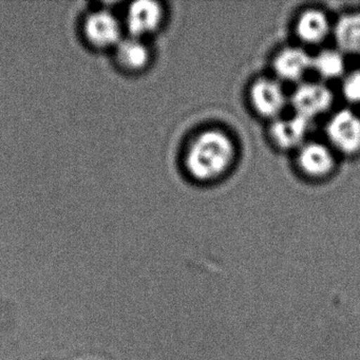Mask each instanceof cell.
<instances>
[{"instance_id": "6", "label": "cell", "mask_w": 360, "mask_h": 360, "mask_svg": "<svg viewBox=\"0 0 360 360\" xmlns=\"http://www.w3.org/2000/svg\"><path fill=\"white\" fill-rule=\"evenodd\" d=\"M164 11L157 1L141 0L131 4L127 11L128 30L132 37L142 39L143 37L153 34L163 22Z\"/></svg>"}, {"instance_id": "7", "label": "cell", "mask_w": 360, "mask_h": 360, "mask_svg": "<svg viewBox=\"0 0 360 360\" xmlns=\"http://www.w3.org/2000/svg\"><path fill=\"white\" fill-rule=\"evenodd\" d=\"M297 165L305 176L322 179L334 169V155L322 143L305 142L297 153Z\"/></svg>"}, {"instance_id": "14", "label": "cell", "mask_w": 360, "mask_h": 360, "mask_svg": "<svg viewBox=\"0 0 360 360\" xmlns=\"http://www.w3.org/2000/svg\"><path fill=\"white\" fill-rule=\"evenodd\" d=\"M342 94L349 103H360V71H353L345 75L342 82Z\"/></svg>"}, {"instance_id": "2", "label": "cell", "mask_w": 360, "mask_h": 360, "mask_svg": "<svg viewBox=\"0 0 360 360\" xmlns=\"http://www.w3.org/2000/svg\"><path fill=\"white\" fill-rule=\"evenodd\" d=\"M295 115L311 122L323 115L333 104L332 91L321 83L307 82L297 86L290 96Z\"/></svg>"}, {"instance_id": "10", "label": "cell", "mask_w": 360, "mask_h": 360, "mask_svg": "<svg viewBox=\"0 0 360 360\" xmlns=\"http://www.w3.org/2000/svg\"><path fill=\"white\" fill-rule=\"evenodd\" d=\"M330 22L326 13L309 9L301 13L296 22V34L307 45H317L330 34Z\"/></svg>"}, {"instance_id": "4", "label": "cell", "mask_w": 360, "mask_h": 360, "mask_svg": "<svg viewBox=\"0 0 360 360\" xmlns=\"http://www.w3.org/2000/svg\"><path fill=\"white\" fill-rule=\"evenodd\" d=\"M250 101L259 115L276 120L283 112L288 96L279 82L263 77L255 81L250 87Z\"/></svg>"}, {"instance_id": "3", "label": "cell", "mask_w": 360, "mask_h": 360, "mask_svg": "<svg viewBox=\"0 0 360 360\" xmlns=\"http://www.w3.org/2000/svg\"><path fill=\"white\" fill-rule=\"evenodd\" d=\"M326 136L341 153H357L360 150V117L349 109L338 111L328 122Z\"/></svg>"}, {"instance_id": "5", "label": "cell", "mask_w": 360, "mask_h": 360, "mask_svg": "<svg viewBox=\"0 0 360 360\" xmlns=\"http://www.w3.org/2000/svg\"><path fill=\"white\" fill-rule=\"evenodd\" d=\"M84 35L94 48L117 47L121 39L119 20L106 11L94 12L84 22Z\"/></svg>"}, {"instance_id": "9", "label": "cell", "mask_w": 360, "mask_h": 360, "mask_svg": "<svg viewBox=\"0 0 360 360\" xmlns=\"http://www.w3.org/2000/svg\"><path fill=\"white\" fill-rule=\"evenodd\" d=\"M309 122L299 115L274 120L269 136L276 146L284 150L300 148L305 143Z\"/></svg>"}, {"instance_id": "8", "label": "cell", "mask_w": 360, "mask_h": 360, "mask_svg": "<svg viewBox=\"0 0 360 360\" xmlns=\"http://www.w3.org/2000/svg\"><path fill=\"white\" fill-rule=\"evenodd\" d=\"M313 58L302 48L286 47L278 52L273 67L278 79L297 83L311 70Z\"/></svg>"}, {"instance_id": "13", "label": "cell", "mask_w": 360, "mask_h": 360, "mask_svg": "<svg viewBox=\"0 0 360 360\" xmlns=\"http://www.w3.org/2000/svg\"><path fill=\"white\" fill-rule=\"evenodd\" d=\"M311 69L324 79H336L345 75V60L338 50H322L313 58Z\"/></svg>"}, {"instance_id": "12", "label": "cell", "mask_w": 360, "mask_h": 360, "mask_svg": "<svg viewBox=\"0 0 360 360\" xmlns=\"http://www.w3.org/2000/svg\"><path fill=\"white\" fill-rule=\"evenodd\" d=\"M335 37L343 51L360 54V13L342 16L337 22Z\"/></svg>"}, {"instance_id": "11", "label": "cell", "mask_w": 360, "mask_h": 360, "mask_svg": "<svg viewBox=\"0 0 360 360\" xmlns=\"http://www.w3.org/2000/svg\"><path fill=\"white\" fill-rule=\"evenodd\" d=\"M115 56L120 66L126 70L139 71L148 65L150 51L142 39L130 37L117 44Z\"/></svg>"}, {"instance_id": "1", "label": "cell", "mask_w": 360, "mask_h": 360, "mask_svg": "<svg viewBox=\"0 0 360 360\" xmlns=\"http://www.w3.org/2000/svg\"><path fill=\"white\" fill-rule=\"evenodd\" d=\"M236 159L233 139L219 129L200 132L185 153V167L193 179L202 182L216 180L229 172Z\"/></svg>"}]
</instances>
